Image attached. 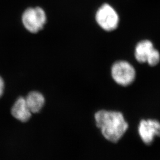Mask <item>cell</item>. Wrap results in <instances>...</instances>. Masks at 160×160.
I'll return each mask as SVG.
<instances>
[{
    "instance_id": "9c48e42d",
    "label": "cell",
    "mask_w": 160,
    "mask_h": 160,
    "mask_svg": "<svg viewBox=\"0 0 160 160\" xmlns=\"http://www.w3.org/2000/svg\"><path fill=\"white\" fill-rule=\"evenodd\" d=\"M160 62V51L154 48L149 55L147 61V63L150 67H154L157 65H158Z\"/></svg>"
},
{
    "instance_id": "6da1fadb",
    "label": "cell",
    "mask_w": 160,
    "mask_h": 160,
    "mask_svg": "<svg viewBox=\"0 0 160 160\" xmlns=\"http://www.w3.org/2000/svg\"><path fill=\"white\" fill-rule=\"evenodd\" d=\"M94 118L103 137L113 143L118 142L129 128L128 123L120 112L99 110Z\"/></svg>"
},
{
    "instance_id": "3957f363",
    "label": "cell",
    "mask_w": 160,
    "mask_h": 160,
    "mask_svg": "<svg viewBox=\"0 0 160 160\" xmlns=\"http://www.w3.org/2000/svg\"><path fill=\"white\" fill-rule=\"evenodd\" d=\"M94 18L98 25L108 32L117 29L120 23L118 11L108 2H104L97 8Z\"/></svg>"
},
{
    "instance_id": "7a4b0ae2",
    "label": "cell",
    "mask_w": 160,
    "mask_h": 160,
    "mask_svg": "<svg viewBox=\"0 0 160 160\" xmlns=\"http://www.w3.org/2000/svg\"><path fill=\"white\" fill-rule=\"evenodd\" d=\"M47 18L45 10L40 6L28 7L24 9L22 14L24 27L32 33H36L43 29Z\"/></svg>"
},
{
    "instance_id": "ba28073f",
    "label": "cell",
    "mask_w": 160,
    "mask_h": 160,
    "mask_svg": "<svg viewBox=\"0 0 160 160\" xmlns=\"http://www.w3.org/2000/svg\"><path fill=\"white\" fill-rule=\"evenodd\" d=\"M26 102L32 113H38L41 110L45 104L44 96L38 92H29L26 98Z\"/></svg>"
},
{
    "instance_id": "277c9868",
    "label": "cell",
    "mask_w": 160,
    "mask_h": 160,
    "mask_svg": "<svg viewBox=\"0 0 160 160\" xmlns=\"http://www.w3.org/2000/svg\"><path fill=\"white\" fill-rule=\"evenodd\" d=\"M111 74L114 81L123 87L131 85L137 77L134 67L126 61H118L114 62L112 67Z\"/></svg>"
},
{
    "instance_id": "52a82bcc",
    "label": "cell",
    "mask_w": 160,
    "mask_h": 160,
    "mask_svg": "<svg viewBox=\"0 0 160 160\" xmlns=\"http://www.w3.org/2000/svg\"><path fill=\"white\" fill-rule=\"evenodd\" d=\"M154 43L148 39L139 41L136 45L134 51V56L138 62L147 63L149 53L154 48Z\"/></svg>"
},
{
    "instance_id": "30bf717a",
    "label": "cell",
    "mask_w": 160,
    "mask_h": 160,
    "mask_svg": "<svg viewBox=\"0 0 160 160\" xmlns=\"http://www.w3.org/2000/svg\"><path fill=\"white\" fill-rule=\"evenodd\" d=\"M4 88V81L2 79V78L0 77V97L2 96Z\"/></svg>"
},
{
    "instance_id": "5b68a950",
    "label": "cell",
    "mask_w": 160,
    "mask_h": 160,
    "mask_svg": "<svg viewBox=\"0 0 160 160\" xmlns=\"http://www.w3.org/2000/svg\"><path fill=\"white\" fill-rule=\"evenodd\" d=\"M138 132L145 145L149 146L157 137L160 138V122L155 119H143L139 122Z\"/></svg>"
},
{
    "instance_id": "8992f818",
    "label": "cell",
    "mask_w": 160,
    "mask_h": 160,
    "mask_svg": "<svg viewBox=\"0 0 160 160\" xmlns=\"http://www.w3.org/2000/svg\"><path fill=\"white\" fill-rule=\"evenodd\" d=\"M12 114L17 120L26 122L30 119L32 112L26 102L25 98L19 97L14 104L12 109Z\"/></svg>"
}]
</instances>
